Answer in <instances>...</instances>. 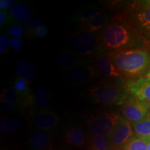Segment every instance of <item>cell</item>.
<instances>
[{"mask_svg":"<svg viewBox=\"0 0 150 150\" xmlns=\"http://www.w3.org/2000/svg\"><path fill=\"white\" fill-rule=\"evenodd\" d=\"M105 52L144 49L147 40L126 20L115 18L109 22L100 35Z\"/></svg>","mask_w":150,"mask_h":150,"instance_id":"cell-1","label":"cell"},{"mask_svg":"<svg viewBox=\"0 0 150 150\" xmlns=\"http://www.w3.org/2000/svg\"><path fill=\"white\" fill-rule=\"evenodd\" d=\"M109 54L116 70L127 82L143 77L150 65V53L145 49L118 50Z\"/></svg>","mask_w":150,"mask_h":150,"instance_id":"cell-2","label":"cell"},{"mask_svg":"<svg viewBox=\"0 0 150 150\" xmlns=\"http://www.w3.org/2000/svg\"><path fill=\"white\" fill-rule=\"evenodd\" d=\"M88 93L93 102L104 106H122L131 95L127 86L106 81H101L91 86Z\"/></svg>","mask_w":150,"mask_h":150,"instance_id":"cell-3","label":"cell"},{"mask_svg":"<svg viewBox=\"0 0 150 150\" xmlns=\"http://www.w3.org/2000/svg\"><path fill=\"white\" fill-rule=\"evenodd\" d=\"M69 50L78 56L96 58L105 52L100 35L76 31L67 40Z\"/></svg>","mask_w":150,"mask_h":150,"instance_id":"cell-4","label":"cell"},{"mask_svg":"<svg viewBox=\"0 0 150 150\" xmlns=\"http://www.w3.org/2000/svg\"><path fill=\"white\" fill-rule=\"evenodd\" d=\"M74 21L77 24L79 31L96 34L97 31H103L109 23L106 15L93 7L81 9L75 14Z\"/></svg>","mask_w":150,"mask_h":150,"instance_id":"cell-5","label":"cell"},{"mask_svg":"<svg viewBox=\"0 0 150 150\" xmlns=\"http://www.w3.org/2000/svg\"><path fill=\"white\" fill-rule=\"evenodd\" d=\"M121 117L112 110L91 116L87 122L90 137L109 136Z\"/></svg>","mask_w":150,"mask_h":150,"instance_id":"cell-6","label":"cell"},{"mask_svg":"<svg viewBox=\"0 0 150 150\" xmlns=\"http://www.w3.org/2000/svg\"><path fill=\"white\" fill-rule=\"evenodd\" d=\"M97 75V72L95 66L87 61H81L64 72L65 79L73 85L87 83L96 77Z\"/></svg>","mask_w":150,"mask_h":150,"instance_id":"cell-7","label":"cell"},{"mask_svg":"<svg viewBox=\"0 0 150 150\" xmlns=\"http://www.w3.org/2000/svg\"><path fill=\"white\" fill-rule=\"evenodd\" d=\"M125 20L146 40H150V7L130 11Z\"/></svg>","mask_w":150,"mask_h":150,"instance_id":"cell-8","label":"cell"},{"mask_svg":"<svg viewBox=\"0 0 150 150\" xmlns=\"http://www.w3.org/2000/svg\"><path fill=\"white\" fill-rule=\"evenodd\" d=\"M149 104L135 97L129 98L122 106V117L133 124L138 122L149 113Z\"/></svg>","mask_w":150,"mask_h":150,"instance_id":"cell-9","label":"cell"},{"mask_svg":"<svg viewBox=\"0 0 150 150\" xmlns=\"http://www.w3.org/2000/svg\"><path fill=\"white\" fill-rule=\"evenodd\" d=\"M134 133L131 123L122 117L120 120L109 136L112 149L124 147L134 137Z\"/></svg>","mask_w":150,"mask_h":150,"instance_id":"cell-10","label":"cell"},{"mask_svg":"<svg viewBox=\"0 0 150 150\" xmlns=\"http://www.w3.org/2000/svg\"><path fill=\"white\" fill-rule=\"evenodd\" d=\"M59 116L52 110H40L33 115L32 123L37 129L50 131L57 126Z\"/></svg>","mask_w":150,"mask_h":150,"instance_id":"cell-11","label":"cell"},{"mask_svg":"<svg viewBox=\"0 0 150 150\" xmlns=\"http://www.w3.org/2000/svg\"><path fill=\"white\" fill-rule=\"evenodd\" d=\"M94 66L99 76L105 78L122 77L116 70L110 59V54L105 52L97 56L94 61Z\"/></svg>","mask_w":150,"mask_h":150,"instance_id":"cell-12","label":"cell"},{"mask_svg":"<svg viewBox=\"0 0 150 150\" xmlns=\"http://www.w3.org/2000/svg\"><path fill=\"white\" fill-rule=\"evenodd\" d=\"M52 142V135L49 131L41 129L33 131L28 140V145L31 150H54Z\"/></svg>","mask_w":150,"mask_h":150,"instance_id":"cell-13","label":"cell"},{"mask_svg":"<svg viewBox=\"0 0 150 150\" xmlns=\"http://www.w3.org/2000/svg\"><path fill=\"white\" fill-rule=\"evenodd\" d=\"M127 87L133 97L150 104V81L141 77L134 81L127 82Z\"/></svg>","mask_w":150,"mask_h":150,"instance_id":"cell-14","label":"cell"},{"mask_svg":"<svg viewBox=\"0 0 150 150\" xmlns=\"http://www.w3.org/2000/svg\"><path fill=\"white\" fill-rule=\"evenodd\" d=\"M0 104L1 109L6 112H16L24 106L21 97L14 90L5 88L1 92L0 97Z\"/></svg>","mask_w":150,"mask_h":150,"instance_id":"cell-15","label":"cell"},{"mask_svg":"<svg viewBox=\"0 0 150 150\" xmlns=\"http://www.w3.org/2000/svg\"><path fill=\"white\" fill-rule=\"evenodd\" d=\"M65 142L72 147H83L87 143V134L81 127H70L65 132Z\"/></svg>","mask_w":150,"mask_h":150,"instance_id":"cell-16","label":"cell"},{"mask_svg":"<svg viewBox=\"0 0 150 150\" xmlns=\"http://www.w3.org/2000/svg\"><path fill=\"white\" fill-rule=\"evenodd\" d=\"M31 18V11L27 5L22 2L16 3L11 8L10 16L8 20L11 22L25 24L28 23Z\"/></svg>","mask_w":150,"mask_h":150,"instance_id":"cell-17","label":"cell"},{"mask_svg":"<svg viewBox=\"0 0 150 150\" xmlns=\"http://www.w3.org/2000/svg\"><path fill=\"white\" fill-rule=\"evenodd\" d=\"M16 73L18 79L31 83L37 77V70L33 63L28 60H20L16 66Z\"/></svg>","mask_w":150,"mask_h":150,"instance_id":"cell-18","label":"cell"},{"mask_svg":"<svg viewBox=\"0 0 150 150\" xmlns=\"http://www.w3.org/2000/svg\"><path fill=\"white\" fill-rule=\"evenodd\" d=\"M79 63L78 56L67 50L60 52L56 58V63L57 66L64 71L72 68Z\"/></svg>","mask_w":150,"mask_h":150,"instance_id":"cell-19","label":"cell"},{"mask_svg":"<svg viewBox=\"0 0 150 150\" xmlns=\"http://www.w3.org/2000/svg\"><path fill=\"white\" fill-rule=\"evenodd\" d=\"M134 135L137 138L142 140H147L150 138V115H148L132 125Z\"/></svg>","mask_w":150,"mask_h":150,"instance_id":"cell-20","label":"cell"},{"mask_svg":"<svg viewBox=\"0 0 150 150\" xmlns=\"http://www.w3.org/2000/svg\"><path fill=\"white\" fill-rule=\"evenodd\" d=\"M52 94L42 87H38L33 93V102L40 110L48 109Z\"/></svg>","mask_w":150,"mask_h":150,"instance_id":"cell-21","label":"cell"},{"mask_svg":"<svg viewBox=\"0 0 150 150\" xmlns=\"http://www.w3.org/2000/svg\"><path fill=\"white\" fill-rule=\"evenodd\" d=\"M21 127L22 122L15 117H4L0 122V131L4 135L18 132Z\"/></svg>","mask_w":150,"mask_h":150,"instance_id":"cell-22","label":"cell"},{"mask_svg":"<svg viewBox=\"0 0 150 150\" xmlns=\"http://www.w3.org/2000/svg\"><path fill=\"white\" fill-rule=\"evenodd\" d=\"M109 136L90 137L87 150H111Z\"/></svg>","mask_w":150,"mask_h":150,"instance_id":"cell-23","label":"cell"},{"mask_svg":"<svg viewBox=\"0 0 150 150\" xmlns=\"http://www.w3.org/2000/svg\"><path fill=\"white\" fill-rule=\"evenodd\" d=\"M13 90L21 97L22 99H27L31 97L33 94L31 93V90L29 88V83L27 81L17 79L14 81Z\"/></svg>","mask_w":150,"mask_h":150,"instance_id":"cell-24","label":"cell"},{"mask_svg":"<svg viewBox=\"0 0 150 150\" xmlns=\"http://www.w3.org/2000/svg\"><path fill=\"white\" fill-rule=\"evenodd\" d=\"M123 150H148L147 143L145 140L133 137L125 144Z\"/></svg>","mask_w":150,"mask_h":150,"instance_id":"cell-25","label":"cell"},{"mask_svg":"<svg viewBox=\"0 0 150 150\" xmlns=\"http://www.w3.org/2000/svg\"><path fill=\"white\" fill-rule=\"evenodd\" d=\"M44 25L42 20L40 18H34L31 20L28 23L26 24L25 33L27 37L33 38L35 33L40 27Z\"/></svg>","mask_w":150,"mask_h":150,"instance_id":"cell-26","label":"cell"},{"mask_svg":"<svg viewBox=\"0 0 150 150\" xmlns=\"http://www.w3.org/2000/svg\"><path fill=\"white\" fill-rule=\"evenodd\" d=\"M8 33L13 38H20L24 33V28L20 24H13L8 28Z\"/></svg>","mask_w":150,"mask_h":150,"instance_id":"cell-27","label":"cell"},{"mask_svg":"<svg viewBox=\"0 0 150 150\" xmlns=\"http://www.w3.org/2000/svg\"><path fill=\"white\" fill-rule=\"evenodd\" d=\"M11 47V40L6 35H1L0 36V54L4 55L8 51V47Z\"/></svg>","mask_w":150,"mask_h":150,"instance_id":"cell-28","label":"cell"},{"mask_svg":"<svg viewBox=\"0 0 150 150\" xmlns=\"http://www.w3.org/2000/svg\"><path fill=\"white\" fill-rule=\"evenodd\" d=\"M23 44L24 40L22 38H12L11 39V48L15 52L20 51Z\"/></svg>","mask_w":150,"mask_h":150,"instance_id":"cell-29","label":"cell"},{"mask_svg":"<svg viewBox=\"0 0 150 150\" xmlns=\"http://www.w3.org/2000/svg\"><path fill=\"white\" fill-rule=\"evenodd\" d=\"M15 5V1L13 0H1L0 1V9L1 11L7 10V9L12 8Z\"/></svg>","mask_w":150,"mask_h":150,"instance_id":"cell-30","label":"cell"},{"mask_svg":"<svg viewBox=\"0 0 150 150\" xmlns=\"http://www.w3.org/2000/svg\"><path fill=\"white\" fill-rule=\"evenodd\" d=\"M47 33V27L44 25H42V27H40L37 30L36 32L35 33L34 37L35 38H42L45 36Z\"/></svg>","mask_w":150,"mask_h":150,"instance_id":"cell-31","label":"cell"},{"mask_svg":"<svg viewBox=\"0 0 150 150\" xmlns=\"http://www.w3.org/2000/svg\"><path fill=\"white\" fill-rule=\"evenodd\" d=\"M7 16L8 15H7V12L6 11H1V13H0V25H1V27L5 24L6 21L7 20Z\"/></svg>","mask_w":150,"mask_h":150,"instance_id":"cell-32","label":"cell"},{"mask_svg":"<svg viewBox=\"0 0 150 150\" xmlns=\"http://www.w3.org/2000/svg\"><path fill=\"white\" fill-rule=\"evenodd\" d=\"M140 5V8H149L150 7V0H145V1H141L140 3H138Z\"/></svg>","mask_w":150,"mask_h":150,"instance_id":"cell-33","label":"cell"},{"mask_svg":"<svg viewBox=\"0 0 150 150\" xmlns=\"http://www.w3.org/2000/svg\"><path fill=\"white\" fill-rule=\"evenodd\" d=\"M143 78H145V79H147L148 81H150V65L149 66V68H148V70L147 71V72H146V74L144 75Z\"/></svg>","mask_w":150,"mask_h":150,"instance_id":"cell-34","label":"cell"},{"mask_svg":"<svg viewBox=\"0 0 150 150\" xmlns=\"http://www.w3.org/2000/svg\"><path fill=\"white\" fill-rule=\"evenodd\" d=\"M147 149L150 150V142H147Z\"/></svg>","mask_w":150,"mask_h":150,"instance_id":"cell-35","label":"cell"},{"mask_svg":"<svg viewBox=\"0 0 150 150\" xmlns=\"http://www.w3.org/2000/svg\"><path fill=\"white\" fill-rule=\"evenodd\" d=\"M145 141H147V142H150V138H148L147 140H146Z\"/></svg>","mask_w":150,"mask_h":150,"instance_id":"cell-36","label":"cell"},{"mask_svg":"<svg viewBox=\"0 0 150 150\" xmlns=\"http://www.w3.org/2000/svg\"><path fill=\"white\" fill-rule=\"evenodd\" d=\"M148 114H149L150 115V104H149V113Z\"/></svg>","mask_w":150,"mask_h":150,"instance_id":"cell-37","label":"cell"},{"mask_svg":"<svg viewBox=\"0 0 150 150\" xmlns=\"http://www.w3.org/2000/svg\"><path fill=\"white\" fill-rule=\"evenodd\" d=\"M111 150H119V149H111Z\"/></svg>","mask_w":150,"mask_h":150,"instance_id":"cell-38","label":"cell"}]
</instances>
